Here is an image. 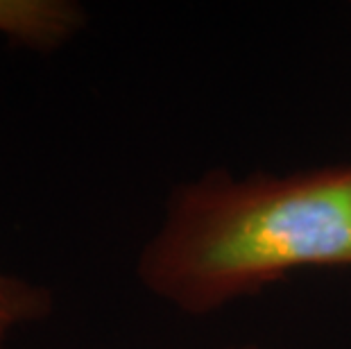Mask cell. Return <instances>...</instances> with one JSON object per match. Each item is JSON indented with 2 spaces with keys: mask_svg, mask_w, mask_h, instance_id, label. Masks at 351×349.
<instances>
[{
  "mask_svg": "<svg viewBox=\"0 0 351 349\" xmlns=\"http://www.w3.org/2000/svg\"><path fill=\"white\" fill-rule=\"evenodd\" d=\"M315 268H351V166L186 184L141 254L138 279L204 315Z\"/></svg>",
  "mask_w": 351,
  "mask_h": 349,
  "instance_id": "6da1fadb",
  "label": "cell"
},
{
  "mask_svg": "<svg viewBox=\"0 0 351 349\" xmlns=\"http://www.w3.org/2000/svg\"><path fill=\"white\" fill-rule=\"evenodd\" d=\"M82 27V10L64 0H0V34L29 48H57Z\"/></svg>",
  "mask_w": 351,
  "mask_h": 349,
  "instance_id": "7a4b0ae2",
  "label": "cell"
},
{
  "mask_svg": "<svg viewBox=\"0 0 351 349\" xmlns=\"http://www.w3.org/2000/svg\"><path fill=\"white\" fill-rule=\"evenodd\" d=\"M48 311L50 295L43 288L0 272V349L14 329L41 320Z\"/></svg>",
  "mask_w": 351,
  "mask_h": 349,
  "instance_id": "3957f363",
  "label": "cell"
},
{
  "mask_svg": "<svg viewBox=\"0 0 351 349\" xmlns=\"http://www.w3.org/2000/svg\"><path fill=\"white\" fill-rule=\"evenodd\" d=\"M238 349H258V347H238Z\"/></svg>",
  "mask_w": 351,
  "mask_h": 349,
  "instance_id": "277c9868",
  "label": "cell"
}]
</instances>
